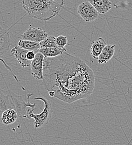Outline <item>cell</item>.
<instances>
[{
	"label": "cell",
	"mask_w": 132,
	"mask_h": 145,
	"mask_svg": "<svg viewBox=\"0 0 132 145\" xmlns=\"http://www.w3.org/2000/svg\"><path fill=\"white\" fill-rule=\"evenodd\" d=\"M42 84L51 97L67 103L89 98L94 91L92 69L80 58L66 52L44 57Z\"/></svg>",
	"instance_id": "cell-1"
},
{
	"label": "cell",
	"mask_w": 132,
	"mask_h": 145,
	"mask_svg": "<svg viewBox=\"0 0 132 145\" xmlns=\"http://www.w3.org/2000/svg\"><path fill=\"white\" fill-rule=\"evenodd\" d=\"M23 7L31 18L42 21L50 20L61 11L62 0H21Z\"/></svg>",
	"instance_id": "cell-2"
},
{
	"label": "cell",
	"mask_w": 132,
	"mask_h": 145,
	"mask_svg": "<svg viewBox=\"0 0 132 145\" xmlns=\"http://www.w3.org/2000/svg\"><path fill=\"white\" fill-rule=\"evenodd\" d=\"M35 100H39L43 102L44 108L42 112L38 114H35L33 112L34 109H28L27 111L25 118L31 120L33 118L34 120V126L35 129H38L44 126L47 124L51 118L52 114V107L51 101L47 98L42 97H38L34 98Z\"/></svg>",
	"instance_id": "cell-3"
},
{
	"label": "cell",
	"mask_w": 132,
	"mask_h": 145,
	"mask_svg": "<svg viewBox=\"0 0 132 145\" xmlns=\"http://www.w3.org/2000/svg\"><path fill=\"white\" fill-rule=\"evenodd\" d=\"M9 93L11 97V99L13 102L14 108L17 111L18 116L21 117H25L27 114V107H31V108H35L37 104L36 103H32L30 102V98L33 96L32 93H28L27 95V101L25 102L21 95L16 94L10 90Z\"/></svg>",
	"instance_id": "cell-4"
},
{
	"label": "cell",
	"mask_w": 132,
	"mask_h": 145,
	"mask_svg": "<svg viewBox=\"0 0 132 145\" xmlns=\"http://www.w3.org/2000/svg\"><path fill=\"white\" fill-rule=\"evenodd\" d=\"M77 12L87 22L94 21L99 16V13L88 1L80 3L78 7Z\"/></svg>",
	"instance_id": "cell-5"
},
{
	"label": "cell",
	"mask_w": 132,
	"mask_h": 145,
	"mask_svg": "<svg viewBox=\"0 0 132 145\" xmlns=\"http://www.w3.org/2000/svg\"><path fill=\"white\" fill-rule=\"evenodd\" d=\"M48 36V33L40 27H30L21 35L22 39L40 42Z\"/></svg>",
	"instance_id": "cell-6"
},
{
	"label": "cell",
	"mask_w": 132,
	"mask_h": 145,
	"mask_svg": "<svg viewBox=\"0 0 132 145\" xmlns=\"http://www.w3.org/2000/svg\"><path fill=\"white\" fill-rule=\"evenodd\" d=\"M44 56L40 52H37L34 58L31 61V74L36 79L38 80L43 79V63Z\"/></svg>",
	"instance_id": "cell-7"
},
{
	"label": "cell",
	"mask_w": 132,
	"mask_h": 145,
	"mask_svg": "<svg viewBox=\"0 0 132 145\" xmlns=\"http://www.w3.org/2000/svg\"><path fill=\"white\" fill-rule=\"evenodd\" d=\"M28 50L21 48L18 45L15 46L11 50L12 55H14L20 66L23 68L29 67L31 66V61L27 58V54Z\"/></svg>",
	"instance_id": "cell-8"
},
{
	"label": "cell",
	"mask_w": 132,
	"mask_h": 145,
	"mask_svg": "<svg viewBox=\"0 0 132 145\" xmlns=\"http://www.w3.org/2000/svg\"><path fill=\"white\" fill-rule=\"evenodd\" d=\"M11 44L9 30L0 26V57L8 52Z\"/></svg>",
	"instance_id": "cell-9"
},
{
	"label": "cell",
	"mask_w": 132,
	"mask_h": 145,
	"mask_svg": "<svg viewBox=\"0 0 132 145\" xmlns=\"http://www.w3.org/2000/svg\"><path fill=\"white\" fill-rule=\"evenodd\" d=\"M99 14H105L109 12L113 6L109 0H88Z\"/></svg>",
	"instance_id": "cell-10"
},
{
	"label": "cell",
	"mask_w": 132,
	"mask_h": 145,
	"mask_svg": "<svg viewBox=\"0 0 132 145\" xmlns=\"http://www.w3.org/2000/svg\"><path fill=\"white\" fill-rule=\"evenodd\" d=\"M115 50V45L107 44L99 55L97 61L99 64H106L113 57Z\"/></svg>",
	"instance_id": "cell-11"
},
{
	"label": "cell",
	"mask_w": 132,
	"mask_h": 145,
	"mask_svg": "<svg viewBox=\"0 0 132 145\" xmlns=\"http://www.w3.org/2000/svg\"><path fill=\"white\" fill-rule=\"evenodd\" d=\"M17 111L13 108H10L3 112L1 116V122L4 125H10L14 123L18 118Z\"/></svg>",
	"instance_id": "cell-12"
},
{
	"label": "cell",
	"mask_w": 132,
	"mask_h": 145,
	"mask_svg": "<svg viewBox=\"0 0 132 145\" xmlns=\"http://www.w3.org/2000/svg\"><path fill=\"white\" fill-rule=\"evenodd\" d=\"M10 108L14 109V106L9 91L3 90L0 87V110L3 112Z\"/></svg>",
	"instance_id": "cell-13"
},
{
	"label": "cell",
	"mask_w": 132,
	"mask_h": 145,
	"mask_svg": "<svg viewBox=\"0 0 132 145\" xmlns=\"http://www.w3.org/2000/svg\"><path fill=\"white\" fill-rule=\"evenodd\" d=\"M107 45L104 39L99 37L97 40L92 41L91 46V55L94 59L97 60L103 49Z\"/></svg>",
	"instance_id": "cell-14"
},
{
	"label": "cell",
	"mask_w": 132,
	"mask_h": 145,
	"mask_svg": "<svg viewBox=\"0 0 132 145\" xmlns=\"http://www.w3.org/2000/svg\"><path fill=\"white\" fill-rule=\"evenodd\" d=\"M39 52L43 55L45 57H54L66 52V49H62L58 47L40 48Z\"/></svg>",
	"instance_id": "cell-15"
},
{
	"label": "cell",
	"mask_w": 132,
	"mask_h": 145,
	"mask_svg": "<svg viewBox=\"0 0 132 145\" xmlns=\"http://www.w3.org/2000/svg\"><path fill=\"white\" fill-rule=\"evenodd\" d=\"M18 45L21 48L28 51H34L38 52L39 49H40L39 44L38 42L23 39L19 40Z\"/></svg>",
	"instance_id": "cell-16"
},
{
	"label": "cell",
	"mask_w": 132,
	"mask_h": 145,
	"mask_svg": "<svg viewBox=\"0 0 132 145\" xmlns=\"http://www.w3.org/2000/svg\"><path fill=\"white\" fill-rule=\"evenodd\" d=\"M39 44L40 48L57 47L56 44V37L54 36H47Z\"/></svg>",
	"instance_id": "cell-17"
},
{
	"label": "cell",
	"mask_w": 132,
	"mask_h": 145,
	"mask_svg": "<svg viewBox=\"0 0 132 145\" xmlns=\"http://www.w3.org/2000/svg\"><path fill=\"white\" fill-rule=\"evenodd\" d=\"M56 44L57 46L62 49H66L65 46L68 44L67 37L63 35H60L56 37Z\"/></svg>",
	"instance_id": "cell-18"
},
{
	"label": "cell",
	"mask_w": 132,
	"mask_h": 145,
	"mask_svg": "<svg viewBox=\"0 0 132 145\" xmlns=\"http://www.w3.org/2000/svg\"><path fill=\"white\" fill-rule=\"evenodd\" d=\"M37 52L34 51H28L27 54V58L28 60L32 61L35 57V55Z\"/></svg>",
	"instance_id": "cell-19"
},
{
	"label": "cell",
	"mask_w": 132,
	"mask_h": 145,
	"mask_svg": "<svg viewBox=\"0 0 132 145\" xmlns=\"http://www.w3.org/2000/svg\"><path fill=\"white\" fill-rule=\"evenodd\" d=\"M0 61H1L2 62V63L5 65V67H6V68L7 69H9V70H10V72H11L12 73V74L14 75V78L16 79V80L17 81V82H18V79H17V76L14 75V74L13 72H12V71H11V69L9 68V67L8 66V65L5 63V61L2 59H1V58H0Z\"/></svg>",
	"instance_id": "cell-20"
},
{
	"label": "cell",
	"mask_w": 132,
	"mask_h": 145,
	"mask_svg": "<svg viewBox=\"0 0 132 145\" xmlns=\"http://www.w3.org/2000/svg\"><path fill=\"white\" fill-rule=\"evenodd\" d=\"M62 1H63V2H64V0H62Z\"/></svg>",
	"instance_id": "cell-21"
}]
</instances>
